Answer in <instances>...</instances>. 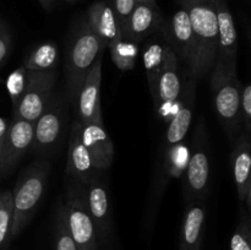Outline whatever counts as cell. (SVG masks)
Masks as SVG:
<instances>
[{"label":"cell","instance_id":"obj_20","mask_svg":"<svg viewBox=\"0 0 251 250\" xmlns=\"http://www.w3.org/2000/svg\"><path fill=\"white\" fill-rule=\"evenodd\" d=\"M162 15L159 9L152 7L144 2H137L134 11L126 22L123 37L134 42H141L161 27Z\"/></svg>","mask_w":251,"mask_h":250},{"label":"cell","instance_id":"obj_26","mask_svg":"<svg viewBox=\"0 0 251 250\" xmlns=\"http://www.w3.org/2000/svg\"><path fill=\"white\" fill-rule=\"evenodd\" d=\"M12 216V191H2L0 193V250L5 249L11 240Z\"/></svg>","mask_w":251,"mask_h":250},{"label":"cell","instance_id":"obj_14","mask_svg":"<svg viewBox=\"0 0 251 250\" xmlns=\"http://www.w3.org/2000/svg\"><path fill=\"white\" fill-rule=\"evenodd\" d=\"M81 140L92 158L96 171H105L114 159V145L104 122L81 123Z\"/></svg>","mask_w":251,"mask_h":250},{"label":"cell","instance_id":"obj_33","mask_svg":"<svg viewBox=\"0 0 251 250\" xmlns=\"http://www.w3.org/2000/svg\"><path fill=\"white\" fill-rule=\"evenodd\" d=\"M38 1L41 2L42 7H43L46 11H50L54 7V5H55L56 0H38Z\"/></svg>","mask_w":251,"mask_h":250},{"label":"cell","instance_id":"obj_11","mask_svg":"<svg viewBox=\"0 0 251 250\" xmlns=\"http://www.w3.org/2000/svg\"><path fill=\"white\" fill-rule=\"evenodd\" d=\"M196 96V78L189 74L188 78L181 86V92L176 100V112L169 120L167 127L166 137H164L163 151L181 144L189 131L191 122H193L194 107H195Z\"/></svg>","mask_w":251,"mask_h":250},{"label":"cell","instance_id":"obj_21","mask_svg":"<svg viewBox=\"0 0 251 250\" xmlns=\"http://www.w3.org/2000/svg\"><path fill=\"white\" fill-rule=\"evenodd\" d=\"M206 210L202 201L190 202L181 222L179 250H201Z\"/></svg>","mask_w":251,"mask_h":250},{"label":"cell","instance_id":"obj_35","mask_svg":"<svg viewBox=\"0 0 251 250\" xmlns=\"http://www.w3.org/2000/svg\"><path fill=\"white\" fill-rule=\"evenodd\" d=\"M178 1H179V4H180L181 6H183V5H184V2H185V0H178Z\"/></svg>","mask_w":251,"mask_h":250},{"label":"cell","instance_id":"obj_25","mask_svg":"<svg viewBox=\"0 0 251 250\" xmlns=\"http://www.w3.org/2000/svg\"><path fill=\"white\" fill-rule=\"evenodd\" d=\"M34 74H36V71L27 70L24 66H20L7 76L6 91L10 96V100H11L12 107L17 104V102L21 100L24 93L26 92Z\"/></svg>","mask_w":251,"mask_h":250},{"label":"cell","instance_id":"obj_27","mask_svg":"<svg viewBox=\"0 0 251 250\" xmlns=\"http://www.w3.org/2000/svg\"><path fill=\"white\" fill-rule=\"evenodd\" d=\"M230 250H251V218L249 210H242L237 228L230 237Z\"/></svg>","mask_w":251,"mask_h":250},{"label":"cell","instance_id":"obj_7","mask_svg":"<svg viewBox=\"0 0 251 250\" xmlns=\"http://www.w3.org/2000/svg\"><path fill=\"white\" fill-rule=\"evenodd\" d=\"M56 70L36 71L26 92L14 107V118L34 123L53 98Z\"/></svg>","mask_w":251,"mask_h":250},{"label":"cell","instance_id":"obj_32","mask_svg":"<svg viewBox=\"0 0 251 250\" xmlns=\"http://www.w3.org/2000/svg\"><path fill=\"white\" fill-rule=\"evenodd\" d=\"M7 130H9V123H7L4 118L0 117V156H1V151L5 144V139H6Z\"/></svg>","mask_w":251,"mask_h":250},{"label":"cell","instance_id":"obj_2","mask_svg":"<svg viewBox=\"0 0 251 250\" xmlns=\"http://www.w3.org/2000/svg\"><path fill=\"white\" fill-rule=\"evenodd\" d=\"M211 90L218 119L226 132L234 139L242 123L240 100L243 86L237 76V66H228L216 60L211 74Z\"/></svg>","mask_w":251,"mask_h":250},{"label":"cell","instance_id":"obj_1","mask_svg":"<svg viewBox=\"0 0 251 250\" xmlns=\"http://www.w3.org/2000/svg\"><path fill=\"white\" fill-rule=\"evenodd\" d=\"M191 22L194 58L190 75L199 78L212 69L217 56L218 28L215 0H185L183 5Z\"/></svg>","mask_w":251,"mask_h":250},{"label":"cell","instance_id":"obj_6","mask_svg":"<svg viewBox=\"0 0 251 250\" xmlns=\"http://www.w3.org/2000/svg\"><path fill=\"white\" fill-rule=\"evenodd\" d=\"M64 205L66 225L77 250H100L96 225L86 205L83 186L73 183L69 186Z\"/></svg>","mask_w":251,"mask_h":250},{"label":"cell","instance_id":"obj_36","mask_svg":"<svg viewBox=\"0 0 251 250\" xmlns=\"http://www.w3.org/2000/svg\"><path fill=\"white\" fill-rule=\"evenodd\" d=\"M65 1H68V2H76V1H78V0H65Z\"/></svg>","mask_w":251,"mask_h":250},{"label":"cell","instance_id":"obj_24","mask_svg":"<svg viewBox=\"0 0 251 250\" xmlns=\"http://www.w3.org/2000/svg\"><path fill=\"white\" fill-rule=\"evenodd\" d=\"M110 56L113 63L122 71L132 70L136 65L137 53H139V43L122 37L113 41L109 46Z\"/></svg>","mask_w":251,"mask_h":250},{"label":"cell","instance_id":"obj_15","mask_svg":"<svg viewBox=\"0 0 251 250\" xmlns=\"http://www.w3.org/2000/svg\"><path fill=\"white\" fill-rule=\"evenodd\" d=\"M233 178L237 188L238 199L240 202L248 205V210L251 208V145L250 134L239 135L234 141V149L230 154Z\"/></svg>","mask_w":251,"mask_h":250},{"label":"cell","instance_id":"obj_19","mask_svg":"<svg viewBox=\"0 0 251 250\" xmlns=\"http://www.w3.org/2000/svg\"><path fill=\"white\" fill-rule=\"evenodd\" d=\"M87 22L96 36L102 41L105 48L115 39L123 37L122 28L118 22L113 7L105 1H96L88 9Z\"/></svg>","mask_w":251,"mask_h":250},{"label":"cell","instance_id":"obj_30","mask_svg":"<svg viewBox=\"0 0 251 250\" xmlns=\"http://www.w3.org/2000/svg\"><path fill=\"white\" fill-rule=\"evenodd\" d=\"M240 119L245 126V132L250 134L251 130V85L243 86L240 100Z\"/></svg>","mask_w":251,"mask_h":250},{"label":"cell","instance_id":"obj_8","mask_svg":"<svg viewBox=\"0 0 251 250\" xmlns=\"http://www.w3.org/2000/svg\"><path fill=\"white\" fill-rule=\"evenodd\" d=\"M32 150L37 153H47L58 146L66 124V107L61 98H51L38 119L33 123Z\"/></svg>","mask_w":251,"mask_h":250},{"label":"cell","instance_id":"obj_3","mask_svg":"<svg viewBox=\"0 0 251 250\" xmlns=\"http://www.w3.org/2000/svg\"><path fill=\"white\" fill-rule=\"evenodd\" d=\"M48 162L32 163L20 176L12 191V216L11 239L16 238L28 225L41 202L47 188L49 175Z\"/></svg>","mask_w":251,"mask_h":250},{"label":"cell","instance_id":"obj_18","mask_svg":"<svg viewBox=\"0 0 251 250\" xmlns=\"http://www.w3.org/2000/svg\"><path fill=\"white\" fill-rule=\"evenodd\" d=\"M166 37L176 58L186 61L190 68L194 58V34L188 11L184 6L172 16Z\"/></svg>","mask_w":251,"mask_h":250},{"label":"cell","instance_id":"obj_31","mask_svg":"<svg viewBox=\"0 0 251 250\" xmlns=\"http://www.w3.org/2000/svg\"><path fill=\"white\" fill-rule=\"evenodd\" d=\"M10 51H11V36L4 22L0 21V69L6 63Z\"/></svg>","mask_w":251,"mask_h":250},{"label":"cell","instance_id":"obj_12","mask_svg":"<svg viewBox=\"0 0 251 250\" xmlns=\"http://www.w3.org/2000/svg\"><path fill=\"white\" fill-rule=\"evenodd\" d=\"M33 132V123L12 118L11 123H9V130L0 156L2 174H7L12 171L14 167L26 154V152L32 149Z\"/></svg>","mask_w":251,"mask_h":250},{"label":"cell","instance_id":"obj_13","mask_svg":"<svg viewBox=\"0 0 251 250\" xmlns=\"http://www.w3.org/2000/svg\"><path fill=\"white\" fill-rule=\"evenodd\" d=\"M181 86L183 83L179 75V59L169 46L166 53L163 69L157 83L156 96L153 98L154 104L162 115L166 117L171 113H174L172 104H176V100L181 92Z\"/></svg>","mask_w":251,"mask_h":250},{"label":"cell","instance_id":"obj_28","mask_svg":"<svg viewBox=\"0 0 251 250\" xmlns=\"http://www.w3.org/2000/svg\"><path fill=\"white\" fill-rule=\"evenodd\" d=\"M54 250H77L75 242L69 232L68 225L64 212V205H60L56 212L55 223H54Z\"/></svg>","mask_w":251,"mask_h":250},{"label":"cell","instance_id":"obj_9","mask_svg":"<svg viewBox=\"0 0 251 250\" xmlns=\"http://www.w3.org/2000/svg\"><path fill=\"white\" fill-rule=\"evenodd\" d=\"M83 186L86 205L96 225L100 249H105L112 238V212L107 185L96 174Z\"/></svg>","mask_w":251,"mask_h":250},{"label":"cell","instance_id":"obj_4","mask_svg":"<svg viewBox=\"0 0 251 250\" xmlns=\"http://www.w3.org/2000/svg\"><path fill=\"white\" fill-rule=\"evenodd\" d=\"M105 46L91 29L87 20L76 31L66 56L65 76L69 98L73 102L78 87L98 58L103 56Z\"/></svg>","mask_w":251,"mask_h":250},{"label":"cell","instance_id":"obj_29","mask_svg":"<svg viewBox=\"0 0 251 250\" xmlns=\"http://www.w3.org/2000/svg\"><path fill=\"white\" fill-rule=\"evenodd\" d=\"M137 4V0H113V10L115 12L118 22L122 28V33L124 31L126 22L129 20L130 15L134 11L135 6Z\"/></svg>","mask_w":251,"mask_h":250},{"label":"cell","instance_id":"obj_10","mask_svg":"<svg viewBox=\"0 0 251 250\" xmlns=\"http://www.w3.org/2000/svg\"><path fill=\"white\" fill-rule=\"evenodd\" d=\"M103 56L97 59L95 65L81 82L73 100L77 122H103L100 109V83H102Z\"/></svg>","mask_w":251,"mask_h":250},{"label":"cell","instance_id":"obj_5","mask_svg":"<svg viewBox=\"0 0 251 250\" xmlns=\"http://www.w3.org/2000/svg\"><path fill=\"white\" fill-rule=\"evenodd\" d=\"M210 150L205 120L200 118L195 130L194 145L184 171V194L189 202L203 201L210 188Z\"/></svg>","mask_w":251,"mask_h":250},{"label":"cell","instance_id":"obj_22","mask_svg":"<svg viewBox=\"0 0 251 250\" xmlns=\"http://www.w3.org/2000/svg\"><path fill=\"white\" fill-rule=\"evenodd\" d=\"M169 48V43L167 37L164 39H152L146 46L144 51V65L146 71L147 82H149L150 92L152 98H154L157 91V83H158L159 75L163 69L164 60H166V53Z\"/></svg>","mask_w":251,"mask_h":250},{"label":"cell","instance_id":"obj_23","mask_svg":"<svg viewBox=\"0 0 251 250\" xmlns=\"http://www.w3.org/2000/svg\"><path fill=\"white\" fill-rule=\"evenodd\" d=\"M58 61V44L53 41H48L37 46L25 59L21 66L31 71H51L56 69Z\"/></svg>","mask_w":251,"mask_h":250},{"label":"cell","instance_id":"obj_17","mask_svg":"<svg viewBox=\"0 0 251 250\" xmlns=\"http://www.w3.org/2000/svg\"><path fill=\"white\" fill-rule=\"evenodd\" d=\"M215 2L218 28V48L216 60L228 66H237L238 34L234 19L226 0H215Z\"/></svg>","mask_w":251,"mask_h":250},{"label":"cell","instance_id":"obj_34","mask_svg":"<svg viewBox=\"0 0 251 250\" xmlns=\"http://www.w3.org/2000/svg\"><path fill=\"white\" fill-rule=\"evenodd\" d=\"M137 2H144V4H147L150 5V6L158 9V5H157L156 0H137Z\"/></svg>","mask_w":251,"mask_h":250},{"label":"cell","instance_id":"obj_16","mask_svg":"<svg viewBox=\"0 0 251 250\" xmlns=\"http://www.w3.org/2000/svg\"><path fill=\"white\" fill-rule=\"evenodd\" d=\"M66 173L81 185H86L97 174L92 158L81 140V123L77 120L71 126L69 137Z\"/></svg>","mask_w":251,"mask_h":250},{"label":"cell","instance_id":"obj_37","mask_svg":"<svg viewBox=\"0 0 251 250\" xmlns=\"http://www.w3.org/2000/svg\"><path fill=\"white\" fill-rule=\"evenodd\" d=\"M2 174V171H1V159H0V175Z\"/></svg>","mask_w":251,"mask_h":250}]
</instances>
